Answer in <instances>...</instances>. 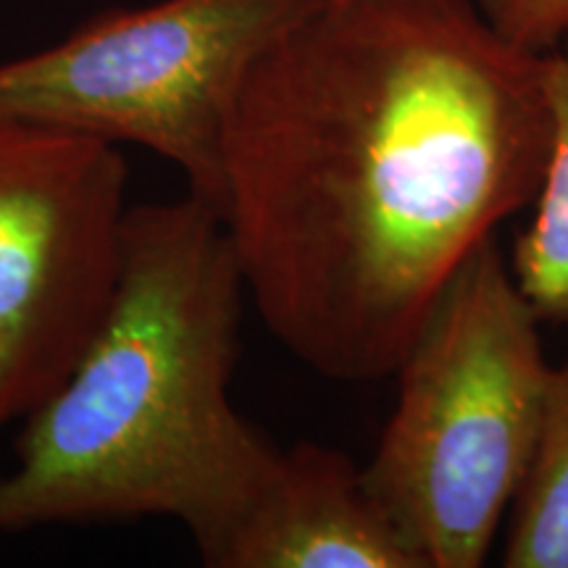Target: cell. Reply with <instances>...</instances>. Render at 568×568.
Segmentation results:
<instances>
[{
	"label": "cell",
	"mask_w": 568,
	"mask_h": 568,
	"mask_svg": "<svg viewBox=\"0 0 568 568\" xmlns=\"http://www.w3.org/2000/svg\"><path fill=\"white\" fill-rule=\"evenodd\" d=\"M545 69L474 0H316L258 55L219 213L295 358L339 382L397 372L447 282L535 201Z\"/></svg>",
	"instance_id": "6da1fadb"
},
{
	"label": "cell",
	"mask_w": 568,
	"mask_h": 568,
	"mask_svg": "<svg viewBox=\"0 0 568 568\" xmlns=\"http://www.w3.org/2000/svg\"><path fill=\"white\" fill-rule=\"evenodd\" d=\"M245 280L201 195L130 205L101 326L21 418L0 537L55 524L174 518L205 560L280 447L232 406Z\"/></svg>",
	"instance_id": "7a4b0ae2"
},
{
	"label": "cell",
	"mask_w": 568,
	"mask_h": 568,
	"mask_svg": "<svg viewBox=\"0 0 568 568\" xmlns=\"http://www.w3.org/2000/svg\"><path fill=\"white\" fill-rule=\"evenodd\" d=\"M539 326L493 237L397 364L400 393L364 477L424 568H479L503 535L548 395Z\"/></svg>",
	"instance_id": "3957f363"
},
{
	"label": "cell",
	"mask_w": 568,
	"mask_h": 568,
	"mask_svg": "<svg viewBox=\"0 0 568 568\" xmlns=\"http://www.w3.org/2000/svg\"><path fill=\"white\" fill-rule=\"evenodd\" d=\"M316 0H161L111 9L0 63V113L132 142L219 211L224 134L247 71Z\"/></svg>",
	"instance_id": "277c9868"
},
{
	"label": "cell",
	"mask_w": 568,
	"mask_h": 568,
	"mask_svg": "<svg viewBox=\"0 0 568 568\" xmlns=\"http://www.w3.org/2000/svg\"><path fill=\"white\" fill-rule=\"evenodd\" d=\"M126 187L113 142L0 113V429L61 387L101 326Z\"/></svg>",
	"instance_id": "5b68a950"
},
{
	"label": "cell",
	"mask_w": 568,
	"mask_h": 568,
	"mask_svg": "<svg viewBox=\"0 0 568 568\" xmlns=\"http://www.w3.org/2000/svg\"><path fill=\"white\" fill-rule=\"evenodd\" d=\"M211 568H424L364 477L337 447L297 443L276 456Z\"/></svg>",
	"instance_id": "8992f818"
},
{
	"label": "cell",
	"mask_w": 568,
	"mask_h": 568,
	"mask_svg": "<svg viewBox=\"0 0 568 568\" xmlns=\"http://www.w3.org/2000/svg\"><path fill=\"white\" fill-rule=\"evenodd\" d=\"M550 140L531 222L510 258L514 280L542 324H568V34L548 53Z\"/></svg>",
	"instance_id": "52a82bcc"
},
{
	"label": "cell",
	"mask_w": 568,
	"mask_h": 568,
	"mask_svg": "<svg viewBox=\"0 0 568 568\" xmlns=\"http://www.w3.org/2000/svg\"><path fill=\"white\" fill-rule=\"evenodd\" d=\"M503 535L506 568H568V355L550 368L535 458Z\"/></svg>",
	"instance_id": "ba28073f"
},
{
	"label": "cell",
	"mask_w": 568,
	"mask_h": 568,
	"mask_svg": "<svg viewBox=\"0 0 568 568\" xmlns=\"http://www.w3.org/2000/svg\"><path fill=\"white\" fill-rule=\"evenodd\" d=\"M503 38L535 53H550L568 34V0H474Z\"/></svg>",
	"instance_id": "9c48e42d"
}]
</instances>
